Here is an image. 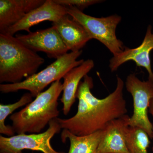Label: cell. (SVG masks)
<instances>
[{"instance_id":"obj_19","label":"cell","mask_w":153,"mask_h":153,"mask_svg":"<svg viewBox=\"0 0 153 153\" xmlns=\"http://www.w3.org/2000/svg\"><path fill=\"white\" fill-rule=\"evenodd\" d=\"M149 112L152 116L153 118V98L151 99L150 102L149 107ZM152 151L153 152V146L152 147Z\"/></svg>"},{"instance_id":"obj_14","label":"cell","mask_w":153,"mask_h":153,"mask_svg":"<svg viewBox=\"0 0 153 153\" xmlns=\"http://www.w3.org/2000/svg\"><path fill=\"white\" fill-rule=\"evenodd\" d=\"M91 59L84 60L79 66L72 68L63 76V94L60 100L63 103V114L67 115L76 100L77 88L81 79L94 67Z\"/></svg>"},{"instance_id":"obj_6","label":"cell","mask_w":153,"mask_h":153,"mask_svg":"<svg viewBox=\"0 0 153 153\" xmlns=\"http://www.w3.org/2000/svg\"><path fill=\"white\" fill-rule=\"evenodd\" d=\"M126 86L133 98L134 112L130 119L129 126L142 129L152 139L153 125L148 112L153 98V75L149 76L146 81H141L134 74H130L127 77Z\"/></svg>"},{"instance_id":"obj_16","label":"cell","mask_w":153,"mask_h":153,"mask_svg":"<svg viewBox=\"0 0 153 153\" xmlns=\"http://www.w3.org/2000/svg\"><path fill=\"white\" fill-rule=\"evenodd\" d=\"M147 133L136 126L128 127L126 134L127 146L129 153H148L150 141Z\"/></svg>"},{"instance_id":"obj_2","label":"cell","mask_w":153,"mask_h":153,"mask_svg":"<svg viewBox=\"0 0 153 153\" xmlns=\"http://www.w3.org/2000/svg\"><path fill=\"white\" fill-rule=\"evenodd\" d=\"M44 58L16 37L0 33V83H19L36 74Z\"/></svg>"},{"instance_id":"obj_9","label":"cell","mask_w":153,"mask_h":153,"mask_svg":"<svg viewBox=\"0 0 153 153\" xmlns=\"http://www.w3.org/2000/svg\"><path fill=\"white\" fill-rule=\"evenodd\" d=\"M130 117L126 114L107 124L97 153H129L127 146L126 134Z\"/></svg>"},{"instance_id":"obj_4","label":"cell","mask_w":153,"mask_h":153,"mask_svg":"<svg viewBox=\"0 0 153 153\" xmlns=\"http://www.w3.org/2000/svg\"><path fill=\"white\" fill-rule=\"evenodd\" d=\"M82 50L71 52L63 55L46 68L19 83L0 84V91L7 94L19 91H28L36 97L43 92L45 88L57 80H60L72 68L79 66L84 61L83 59L77 60L81 55Z\"/></svg>"},{"instance_id":"obj_15","label":"cell","mask_w":153,"mask_h":153,"mask_svg":"<svg viewBox=\"0 0 153 153\" xmlns=\"http://www.w3.org/2000/svg\"><path fill=\"white\" fill-rule=\"evenodd\" d=\"M102 130L88 135L79 136L68 130L63 129L61 134L62 142L68 139L70 147L68 153H97L99 144L102 136Z\"/></svg>"},{"instance_id":"obj_12","label":"cell","mask_w":153,"mask_h":153,"mask_svg":"<svg viewBox=\"0 0 153 153\" xmlns=\"http://www.w3.org/2000/svg\"><path fill=\"white\" fill-rule=\"evenodd\" d=\"M45 1L44 0H1L0 33H5L10 27Z\"/></svg>"},{"instance_id":"obj_7","label":"cell","mask_w":153,"mask_h":153,"mask_svg":"<svg viewBox=\"0 0 153 153\" xmlns=\"http://www.w3.org/2000/svg\"><path fill=\"white\" fill-rule=\"evenodd\" d=\"M61 129L57 118L49 122V127L44 132L20 134L10 137L1 135L0 153H22L24 150L43 153H66L55 151L51 144V139Z\"/></svg>"},{"instance_id":"obj_17","label":"cell","mask_w":153,"mask_h":153,"mask_svg":"<svg viewBox=\"0 0 153 153\" xmlns=\"http://www.w3.org/2000/svg\"><path fill=\"white\" fill-rule=\"evenodd\" d=\"M33 97L30 92L25 93L18 101L12 104H0V133L9 137L15 135L12 126L6 125L5 120L9 115L19 108L27 105L33 101Z\"/></svg>"},{"instance_id":"obj_18","label":"cell","mask_w":153,"mask_h":153,"mask_svg":"<svg viewBox=\"0 0 153 153\" xmlns=\"http://www.w3.org/2000/svg\"><path fill=\"white\" fill-rule=\"evenodd\" d=\"M53 1L57 4L65 7H74L82 12L89 6L104 1L101 0H53Z\"/></svg>"},{"instance_id":"obj_10","label":"cell","mask_w":153,"mask_h":153,"mask_svg":"<svg viewBox=\"0 0 153 153\" xmlns=\"http://www.w3.org/2000/svg\"><path fill=\"white\" fill-rule=\"evenodd\" d=\"M67 14L66 7L57 4L53 0H46L43 4L31 11L21 21L10 27L4 33L13 36L17 32L23 30L29 33L31 32V27L45 21L56 23Z\"/></svg>"},{"instance_id":"obj_5","label":"cell","mask_w":153,"mask_h":153,"mask_svg":"<svg viewBox=\"0 0 153 153\" xmlns=\"http://www.w3.org/2000/svg\"><path fill=\"white\" fill-rule=\"evenodd\" d=\"M66 8L67 14L82 25L91 39L100 41L113 55L123 51L125 47L116 34L117 27L122 20L120 16L114 15L96 18L86 15L74 7Z\"/></svg>"},{"instance_id":"obj_1","label":"cell","mask_w":153,"mask_h":153,"mask_svg":"<svg viewBox=\"0 0 153 153\" xmlns=\"http://www.w3.org/2000/svg\"><path fill=\"white\" fill-rule=\"evenodd\" d=\"M117 79L114 91L100 99L91 91L94 86L92 78L85 75L76 92L77 112L70 118H57L61 128L76 136H84L102 130L110 122L126 114V103L123 95L124 83L119 76H117Z\"/></svg>"},{"instance_id":"obj_3","label":"cell","mask_w":153,"mask_h":153,"mask_svg":"<svg viewBox=\"0 0 153 153\" xmlns=\"http://www.w3.org/2000/svg\"><path fill=\"white\" fill-rule=\"evenodd\" d=\"M63 91V83L57 80L25 108L11 115L16 134L40 133L52 120L58 118V99Z\"/></svg>"},{"instance_id":"obj_11","label":"cell","mask_w":153,"mask_h":153,"mask_svg":"<svg viewBox=\"0 0 153 153\" xmlns=\"http://www.w3.org/2000/svg\"><path fill=\"white\" fill-rule=\"evenodd\" d=\"M153 49V33L152 26L149 25L142 44L134 49L125 47L123 51L113 55L110 60L109 68L112 72L116 71L123 63L132 60L137 66L146 68L149 76H153L150 58V54Z\"/></svg>"},{"instance_id":"obj_13","label":"cell","mask_w":153,"mask_h":153,"mask_svg":"<svg viewBox=\"0 0 153 153\" xmlns=\"http://www.w3.org/2000/svg\"><path fill=\"white\" fill-rule=\"evenodd\" d=\"M52 26L57 30L68 51H80L91 40L82 25L68 14L58 22L52 23Z\"/></svg>"},{"instance_id":"obj_20","label":"cell","mask_w":153,"mask_h":153,"mask_svg":"<svg viewBox=\"0 0 153 153\" xmlns=\"http://www.w3.org/2000/svg\"></svg>"},{"instance_id":"obj_8","label":"cell","mask_w":153,"mask_h":153,"mask_svg":"<svg viewBox=\"0 0 153 153\" xmlns=\"http://www.w3.org/2000/svg\"><path fill=\"white\" fill-rule=\"evenodd\" d=\"M16 38L34 52H42L49 58L57 59L68 50L55 27L30 32L27 35L18 34Z\"/></svg>"}]
</instances>
